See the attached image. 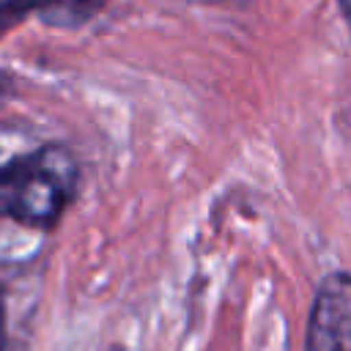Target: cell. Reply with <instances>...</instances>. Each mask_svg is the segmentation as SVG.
Returning a JSON list of instances; mask_svg holds the SVG:
<instances>
[{"label":"cell","instance_id":"1","mask_svg":"<svg viewBox=\"0 0 351 351\" xmlns=\"http://www.w3.org/2000/svg\"><path fill=\"white\" fill-rule=\"evenodd\" d=\"M77 189V162L60 145H44L0 167V219L52 230Z\"/></svg>","mask_w":351,"mask_h":351},{"label":"cell","instance_id":"2","mask_svg":"<svg viewBox=\"0 0 351 351\" xmlns=\"http://www.w3.org/2000/svg\"><path fill=\"white\" fill-rule=\"evenodd\" d=\"M304 351H351V271H329L318 282Z\"/></svg>","mask_w":351,"mask_h":351},{"label":"cell","instance_id":"3","mask_svg":"<svg viewBox=\"0 0 351 351\" xmlns=\"http://www.w3.org/2000/svg\"><path fill=\"white\" fill-rule=\"evenodd\" d=\"M33 3H38V5H44V8H55V11H60V14L69 16V19H85V16H90L96 8L104 5V0H14V3H11V11H25V8H30Z\"/></svg>","mask_w":351,"mask_h":351},{"label":"cell","instance_id":"4","mask_svg":"<svg viewBox=\"0 0 351 351\" xmlns=\"http://www.w3.org/2000/svg\"><path fill=\"white\" fill-rule=\"evenodd\" d=\"M8 343V318H5V296L0 291V351H5Z\"/></svg>","mask_w":351,"mask_h":351},{"label":"cell","instance_id":"5","mask_svg":"<svg viewBox=\"0 0 351 351\" xmlns=\"http://www.w3.org/2000/svg\"><path fill=\"white\" fill-rule=\"evenodd\" d=\"M337 3H340V11H343L346 25H348V30H351V0H337Z\"/></svg>","mask_w":351,"mask_h":351}]
</instances>
